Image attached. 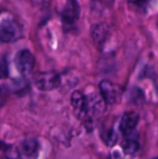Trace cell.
<instances>
[{
    "label": "cell",
    "mask_w": 158,
    "mask_h": 159,
    "mask_svg": "<svg viewBox=\"0 0 158 159\" xmlns=\"http://www.w3.org/2000/svg\"><path fill=\"white\" fill-rule=\"evenodd\" d=\"M22 30L20 25L13 20H5L0 22V41L11 43L20 39Z\"/></svg>",
    "instance_id": "obj_1"
},
{
    "label": "cell",
    "mask_w": 158,
    "mask_h": 159,
    "mask_svg": "<svg viewBox=\"0 0 158 159\" xmlns=\"http://www.w3.org/2000/svg\"><path fill=\"white\" fill-rule=\"evenodd\" d=\"M123 90L118 85L109 81L102 80L100 83V94L106 104H116L120 102Z\"/></svg>",
    "instance_id": "obj_2"
},
{
    "label": "cell",
    "mask_w": 158,
    "mask_h": 159,
    "mask_svg": "<svg viewBox=\"0 0 158 159\" xmlns=\"http://www.w3.org/2000/svg\"><path fill=\"white\" fill-rule=\"evenodd\" d=\"M34 63V57L28 49H21L15 56L16 68L19 73L23 75H28L33 72Z\"/></svg>",
    "instance_id": "obj_3"
},
{
    "label": "cell",
    "mask_w": 158,
    "mask_h": 159,
    "mask_svg": "<svg viewBox=\"0 0 158 159\" xmlns=\"http://www.w3.org/2000/svg\"><path fill=\"white\" fill-rule=\"evenodd\" d=\"M61 76L55 72H46L38 75L34 80L35 87L42 91H50L61 85Z\"/></svg>",
    "instance_id": "obj_4"
},
{
    "label": "cell",
    "mask_w": 158,
    "mask_h": 159,
    "mask_svg": "<svg viewBox=\"0 0 158 159\" xmlns=\"http://www.w3.org/2000/svg\"><path fill=\"white\" fill-rule=\"evenodd\" d=\"M71 104L74 115L80 120H86L88 116V109L86 96L81 91H74L71 96Z\"/></svg>",
    "instance_id": "obj_5"
},
{
    "label": "cell",
    "mask_w": 158,
    "mask_h": 159,
    "mask_svg": "<svg viewBox=\"0 0 158 159\" xmlns=\"http://www.w3.org/2000/svg\"><path fill=\"white\" fill-rule=\"evenodd\" d=\"M80 7L76 1H68L61 10V20L65 24H74L79 18Z\"/></svg>",
    "instance_id": "obj_6"
},
{
    "label": "cell",
    "mask_w": 158,
    "mask_h": 159,
    "mask_svg": "<svg viewBox=\"0 0 158 159\" xmlns=\"http://www.w3.org/2000/svg\"><path fill=\"white\" fill-rule=\"evenodd\" d=\"M139 119L140 116L136 112L134 111L126 112L123 115L119 124V129L123 133V135L129 136L132 134L135 131V129L139 123Z\"/></svg>",
    "instance_id": "obj_7"
},
{
    "label": "cell",
    "mask_w": 158,
    "mask_h": 159,
    "mask_svg": "<svg viewBox=\"0 0 158 159\" xmlns=\"http://www.w3.org/2000/svg\"><path fill=\"white\" fill-rule=\"evenodd\" d=\"M20 157L23 159H36L39 152V143L34 138H28L21 142L19 149Z\"/></svg>",
    "instance_id": "obj_8"
},
{
    "label": "cell",
    "mask_w": 158,
    "mask_h": 159,
    "mask_svg": "<svg viewBox=\"0 0 158 159\" xmlns=\"http://www.w3.org/2000/svg\"><path fill=\"white\" fill-rule=\"evenodd\" d=\"M86 99H87L88 112H90L91 114L97 116L103 114L106 108V103L100 93L92 92L88 96H86Z\"/></svg>",
    "instance_id": "obj_9"
},
{
    "label": "cell",
    "mask_w": 158,
    "mask_h": 159,
    "mask_svg": "<svg viewBox=\"0 0 158 159\" xmlns=\"http://www.w3.org/2000/svg\"><path fill=\"white\" fill-rule=\"evenodd\" d=\"M109 34L110 28L106 23L96 24L91 31V36L95 46L99 48H102L107 41Z\"/></svg>",
    "instance_id": "obj_10"
},
{
    "label": "cell",
    "mask_w": 158,
    "mask_h": 159,
    "mask_svg": "<svg viewBox=\"0 0 158 159\" xmlns=\"http://www.w3.org/2000/svg\"><path fill=\"white\" fill-rule=\"evenodd\" d=\"M122 148L126 155L128 156L135 155L140 149V142L138 137L133 133L129 136H126V139L122 143Z\"/></svg>",
    "instance_id": "obj_11"
},
{
    "label": "cell",
    "mask_w": 158,
    "mask_h": 159,
    "mask_svg": "<svg viewBox=\"0 0 158 159\" xmlns=\"http://www.w3.org/2000/svg\"><path fill=\"white\" fill-rule=\"evenodd\" d=\"M102 138L108 146H113L117 141V134L113 129H108L102 133Z\"/></svg>",
    "instance_id": "obj_12"
},
{
    "label": "cell",
    "mask_w": 158,
    "mask_h": 159,
    "mask_svg": "<svg viewBox=\"0 0 158 159\" xmlns=\"http://www.w3.org/2000/svg\"><path fill=\"white\" fill-rule=\"evenodd\" d=\"M8 76V65L5 56L0 57V79H5Z\"/></svg>",
    "instance_id": "obj_13"
},
{
    "label": "cell",
    "mask_w": 158,
    "mask_h": 159,
    "mask_svg": "<svg viewBox=\"0 0 158 159\" xmlns=\"http://www.w3.org/2000/svg\"><path fill=\"white\" fill-rule=\"evenodd\" d=\"M3 145H4V143L0 142V149H2V147H3Z\"/></svg>",
    "instance_id": "obj_14"
},
{
    "label": "cell",
    "mask_w": 158,
    "mask_h": 159,
    "mask_svg": "<svg viewBox=\"0 0 158 159\" xmlns=\"http://www.w3.org/2000/svg\"><path fill=\"white\" fill-rule=\"evenodd\" d=\"M153 159H158V157H155V158H153Z\"/></svg>",
    "instance_id": "obj_15"
},
{
    "label": "cell",
    "mask_w": 158,
    "mask_h": 159,
    "mask_svg": "<svg viewBox=\"0 0 158 159\" xmlns=\"http://www.w3.org/2000/svg\"><path fill=\"white\" fill-rule=\"evenodd\" d=\"M7 159H18V158H7Z\"/></svg>",
    "instance_id": "obj_16"
}]
</instances>
